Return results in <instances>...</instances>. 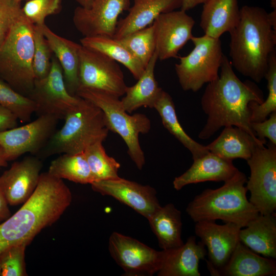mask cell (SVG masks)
Masks as SVG:
<instances>
[{"label":"cell","instance_id":"5bb4252c","mask_svg":"<svg viewBox=\"0 0 276 276\" xmlns=\"http://www.w3.org/2000/svg\"><path fill=\"white\" fill-rule=\"evenodd\" d=\"M130 7V0H93L90 7L78 6L74 25L84 37L103 35L113 37L119 15Z\"/></svg>","mask_w":276,"mask_h":276},{"label":"cell","instance_id":"2e32d148","mask_svg":"<svg viewBox=\"0 0 276 276\" xmlns=\"http://www.w3.org/2000/svg\"><path fill=\"white\" fill-rule=\"evenodd\" d=\"M195 20L186 11L174 10L158 16L153 26L158 59L175 58L179 51L193 36Z\"/></svg>","mask_w":276,"mask_h":276},{"label":"cell","instance_id":"ffe728a7","mask_svg":"<svg viewBox=\"0 0 276 276\" xmlns=\"http://www.w3.org/2000/svg\"><path fill=\"white\" fill-rule=\"evenodd\" d=\"M239 170L233 160L223 159L210 152L198 158L193 159L191 166L182 174L175 177L174 188L180 190L185 186L193 183L213 181H226Z\"/></svg>","mask_w":276,"mask_h":276},{"label":"cell","instance_id":"f6af8a7d","mask_svg":"<svg viewBox=\"0 0 276 276\" xmlns=\"http://www.w3.org/2000/svg\"><path fill=\"white\" fill-rule=\"evenodd\" d=\"M76 1L79 5V6L88 9L90 7L93 0H76Z\"/></svg>","mask_w":276,"mask_h":276},{"label":"cell","instance_id":"cb8c5ba5","mask_svg":"<svg viewBox=\"0 0 276 276\" xmlns=\"http://www.w3.org/2000/svg\"><path fill=\"white\" fill-rule=\"evenodd\" d=\"M43 35L60 63L64 83L68 93L76 96L79 87V50L81 44L62 37L53 32L45 24L42 26Z\"/></svg>","mask_w":276,"mask_h":276},{"label":"cell","instance_id":"30bf717a","mask_svg":"<svg viewBox=\"0 0 276 276\" xmlns=\"http://www.w3.org/2000/svg\"><path fill=\"white\" fill-rule=\"evenodd\" d=\"M79 87L98 89L118 98L124 95L127 86L117 62L82 45L79 50Z\"/></svg>","mask_w":276,"mask_h":276},{"label":"cell","instance_id":"ac0fdd59","mask_svg":"<svg viewBox=\"0 0 276 276\" xmlns=\"http://www.w3.org/2000/svg\"><path fill=\"white\" fill-rule=\"evenodd\" d=\"M42 167L41 159L28 156L13 163L3 173L0 181L9 205L24 203L31 197L38 185Z\"/></svg>","mask_w":276,"mask_h":276},{"label":"cell","instance_id":"8d00e7d4","mask_svg":"<svg viewBox=\"0 0 276 276\" xmlns=\"http://www.w3.org/2000/svg\"><path fill=\"white\" fill-rule=\"evenodd\" d=\"M28 245L23 243L13 245L0 254L2 276L27 275L25 256Z\"/></svg>","mask_w":276,"mask_h":276},{"label":"cell","instance_id":"8fae6325","mask_svg":"<svg viewBox=\"0 0 276 276\" xmlns=\"http://www.w3.org/2000/svg\"><path fill=\"white\" fill-rule=\"evenodd\" d=\"M35 103L37 116L52 115L64 120L79 102L80 97L67 91L61 66L55 56L52 58L49 73L44 78L35 79L28 96Z\"/></svg>","mask_w":276,"mask_h":276},{"label":"cell","instance_id":"83f0119b","mask_svg":"<svg viewBox=\"0 0 276 276\" xmlns=\"http://www.w3.org/2000/svg\"><path fill=\"white\" fill-rule=\"evenodd\" d=\"M147 220L162 250L176 248L183 244L181 212L173 203L161 206Z\"/></svg>","mask_w":276,"mask_h":276},{"label":"cell","instance_id":"7bdbcfd3","mask_svg":"<svg viewBox=\"0 0 276 276\" xmlns=\"http://www.w3.org/2000/svg\"><path fill=\"white\" fill-rule=\"evenodd\" d=\"M208 0H182L180 10L187 12L199 4H203Z\"/></svg>","mask_w":276,"mask_h":276},{"label":"cell","instance_id":"681fc988","mask_svg":"<svg viewBox=\"0 0 276 276\" xmlns=\"http://www.w3.org/2000/svg\"><path fill=\"white\" fill-rule=\"evenodd\" d=\"M14 1H17V2H21L22 1H24V0H14ZM26 1H29V0H26Z\"/></svg>","mask_w":276,"mask_h":276},{"label":"cell","instance_id":"44dd1931","mask_svg":"<svg viewBox=\"0 0 276 276\" xmlns=\"http://www.w3.org/2000/svg\"><path fill=\"white\" fill-rule=\"evenodd\" d=\"M182 0H134L127 15L118 22L113 38L120 39L151 25L162 13L180 9Z\"/></svg>","mask_w":276,"mask_h":276},{"label":"cell","instance_id":"b9f144b4","mask_svg":"<svg viewBox=\"0 0 276 276\" xmlns=\"http://www.w3.org/2000/svg\"><path fill=\"white\" fill-rule=\"evenodd\" d=\"M8 204L0 181V223L11 216Z\"/></svg>","mask_w":276,"mask_h":276},{"label":"cell","instance_id":"3957f363","mask_svg":"<svg viewBox=\"0 0 276 276\" xmlns=\"http://www.w3.org/2000/svg\"><path fill=\"white\" fill-rule=\"evenodd\" d=\"M240 10L239 20L229 32V61L239 73L260 83L275 50L276 31L264 9L245 5Z\"/></svg>","mask_w":276,"mask_h":276},{"label":"cell","instance_id":"7402d4cb","mask_svg":"<svg viewBox=\"0 0 276 276\" xmlns=\"http://www.w3.org/2000/svg\"><path fill=\"white\" fill-rule=\"evenodd\" d=\"M276 261L262 257L239 242L226 263L218 270L217 275H275Z\"/></svg>","mask_w":276,"mask_h":276},{"label":"cell","instance_id":"e0dca14e","mask_svg":"<svg viewBox=\"0 0 276 276\" xmlns=\"http://www.w3.org/2000/svg\"><path fill=\"white\" fill-rule=\"evenodd\" d=\"M90 185L94 191L112 197L147 219L161 206L155 189L148 185L121 177L94 181Z\"/></svg>","mask_w":276,"mask_h":276},{"label":"cell","instance_id":"277c9868","mask_svg":"<svg viewBox=\"0 0 276 276\" xmlns=\"http://www.w3.org/2000/svg\"><path fill=\"white\" fill-rule=\"evenodd\" d=\"M247 178L238 170L222 186L206 189L195 196L186 212L194 222L221 220L245 227L259 212L246 196Z\"/></svg>","mask_w":276,"mask_h":276},{"label":"cell","instance_id":"4fadbf2b","mask_svg":"<svg viewBox=\"0 0 276 276\" xmlns=\"http://www.w3.org/2000/svg\"><path fill=\"white\" fill-rule=\"evenodd\" d=\"M108 250L125 275L151 276L160 269L162 250H156L132 237L113 232L109 238Z\"/></svg>","mask_w":276,"mask_h":276},{"label":"cell","instance_id":"d4e9b609","mask_svg":"<svg viewBox=\"0 0 276 276\" xmlns=\"http://www.w3.org/2000/svg\"><path fill=\"white\" fill-rule=\"evenodd\" d=\"M239 234L240 241L255 252L276 258V215L259 214Z\"/></svg>","mask_w":276,"mask_h":276},{"label":"cell","instance_id":"7c38bea8","mask_svg":"<svg viewBox=\"0 0 276 276\" xmlns=\"http://www.w3.org/2000/svg\"><path fill=\"white\" fill-rule=\"evenodd\" d=\"M59 119L42 115L19 127L0 132V146L7 162L16 159L26 153L36 156L56 130Z\"/></svg>","mask_w":276,"mask_h":276},{"label":"cell","instance_id":"d590c367","mask_svg":"<svg viewBox=\"0 0 276 276\" xmlns=\"http://www.w3.org/2000/svg\"><path fill=\"white\" fill-rule=\"evenodd\" d=\"M42 25H34V53L32 60V68L35 79H41L45 77L50 72L52 51L44 37Z\"/></svg>","mask_w":276,"mask_h":276},{"label":"cell","instance_id":"d6a6232c","mask_svg":"<svg viewBox=\"0 0 276 276\" xmlns=\"http://www.w3.org/2000/svg\"><path fill=\"white\" fill-rule=\"evenodd\" d=\"M0 106L10 111L23 123L30 121L36 108L32 99L16 91L1 78Z\"/></svg>","mask_w":276,"mask_h":276},{"label":"cell","instance_id":"ba28073f","mask_svg":"<svg viewBox=\"0 0 276 276\" xmlns=\"http://www.w3.org/2000/svg\"><path fill=\"white\" fill-rule=\"evenodd\" d=\"M191 40L194 48L187 55L178 57L175 70L182 89L197 92L218 77L224 55L220 38L204 35L193 36Z\"/></svg>","mask_w":276,"mask_h":276},{"label":"cell","instance_id":"74e56055","mask_svg":"<svg viewBox=\"0 0 276 276\" xmlns=\"http://www.w3.org/2000/svg\"><path fill=\"white\" fill-rule=\"evenodd\" d=\"M62 0H29L23 7L26 17L34 25L45 24V18L58 13L61 9Z\"/></svg>","mask_w":276,"mask_h":276},{"label":"cell","instance_id":"9a60e30c","mask_svg":"<svg viewBox=\"0 0 276 276\" xmlns=\"http://www.w3.org/2000/svg\"><path fill=\"white\" fill-rule=\"evenodd\" d=\"M242 227L235 223L220 225L215 221L196 222L195 233L207 248V266L212 275L227 262L240 241L239 234Z\"/></svg>","mask_w":276,"mask_h":276},{"label":"cell","instance_id":"4dcf8cb0","mask_svg":"<svg viewBox=\"0 0 276 276\" xmlns=\"http://www.w3.org/2000/svg\"><path fill=\"white\" fill-rule=\"evenodd\" d=\"M51 175L81 184H91L94 179L84 152L63 153L52 160L48 171Z\"/></svg>","mask_w":276,"mask_h":276},{"label":"cell","instance_id":"4316f807","mask_svg":"<svg viewBox=\"0 0 276 276\" xmlns=\"http://www.w3.org/2000/svg\"><path fill=\"white\" fill-rule=\"evenodd\" d=\"M158 60L156 50L137 82L127 86L125 96L121 100L122 105L128 113L141 107L153 108L162 90L158 86L154 75L155 66Z\"/></svg>","mask_w":276,"mask_h":276},{"label":"cell","instance_id":"e575fe53","mask_svg":"<svg viewBox=\"0 0 276 276\" xmlns=\"http://www.w3.org/2000/svg\"><path fill=\"white\" fill-rule=\"evenodd\" d=\"M264 78L267 81L268 94L265 101L259 104L251 101L249 104L251 111V122L265 120L273 112L276 111V52L271 54L268 67Z\"/></svg>","mask_w":276,"mask_h":276},{"label":"cell","instance_id":"8992f818","mask_svg":"<svg viewBox=\"0 0 276 276\" xmlns=\"http://www.w3.org/2000/svg\"><path fill=\"white\" fill-rule=\"evenodd\" d=\"M33 28L34 25L24 14L0 47V78L28 97L35 81L32 68Z\"/></svg>","mask_w":276,"mask_h":276},{"label":"cell","instance_id":"c3c4849f","mask_svg":"<svg viewBox=\"0 0 276 276\" xmlns=\"http://www.w3.org/2000/svg\"><path fill=\"white\" fill-rule=\"evenodd\" d=\"M0 276H2V270L1 263H0Z\"/></svg>","mask_w":276,"mask_h":276},{"label":"cell","instance_id":"d6986e66","mask_svg":"<svg viewBox=\"0 0 276 276\" xmlns=\"http://www.w3.org/2000/svg\"><path fill=\"white\" fill-rule=\"evenodd\" d=\"M162 259L158 276H200L199 263L207 255V250L194 236L176 248L162 250Z\"/></svg>","mask_w":276,"mask_h":276},{"label":"cell","instance_id":"f35d334b","mask_svg":"<svg viewBox=\"0 0 276 276\" xmlns=\"http://www.w3.org/2000/svg\"><path fill=\"white\" fill-rule=\"evenodd\" d=\"M23 15L21 2L0 0V47L13 26Z\"/></svg>","mask_w":276,"mask_h":276},{"label":"cell","instance_id":"1f68e13d","mask_svg":"<svg viewBox=\"0 0 276 276\" xmlns=\"http://www.w3.org/2000/svg\"><path fill=\"white\" fill-rule=\"evenodd\" d=\"M90 168L94 182L119 178L120 164L107 155L102 142H98L88 147L83 152Z\"/></svg>","mask_w":276,"mask_h":276},{"label":"cell","instance_id":"52a82bcc","mask_svg":"<svg viewBox=\"0 0 276 276\" xmlns=\"http://www.w3.org/2000/svg\"><path fill=\"white\" fill-rule=\"evenodd\" d=\"M76 95L91 102L102 110L107 128L123 139L128 147V154L137 168L142 170L145 158L139 135L149 132L150 119L143 113L130 115L123 107L119 98L101 90L80 87Z\"/></svg>","mask_w":276,"mask_h":276},{"label":"cell","instance_id":"ee69618b","mask_svg":"<svg viewBox=\"0 0 276 276\" xmlns=\"http://www.w3.org/2000/svg\"><path fill=\"white\" fill-rule=\"evenodd\" d=\"M268 15L273 29L276 31V9H274L270 13H268Z\"/></svg>","mask_w":276,"mask_h":276},{"label":"cell","instance_id":"f1b7e54d","mask_svg":"<svg viewBox=\"0 0 276 276\" xmlns=\"http://www.w3.org/2000/svg\"><path fill=\"white\" fill-rule=\"evenodd\" d=\"M80 44L88 49L97 51L122 64L137 80L145 67L131 52L119 40L107 36L83 37Z\"/></svg>","mask_w":276,"mask_h":276},{"label":"cell","instance_id":"9c48e42d","mask_svg":"<svg viewBox=\"0 0 276 276\" xmlns=\"http://www.w3.org/2000/svg\"><path fill=\"white\" fill-rule=\"evenodd\" d=\"M259 144L246 161L250 175L246 188L250 193L249 201L261 214L275 213L276 145L270 142Z\"/></svg>","mask_w":276,"mask_h":276},{"label":"cell","instance_id":"7a4b0ae2","mask_svg":"<svg viewBox=\"0 0 276 276\" xmlns=\"http://www.w3.org/2000/svg\"><path fill=\"white\" fill-rule=\"evenodd\" d=\"M72 200V193L62 179L41 173L31 197L0 223V254L13 245H29L41 231L60 218Z\"/></svg>","mask_w":276,"mask_h":276},{"label":"cell","instance_id":"603a6c76","mask_svg":"<svg viewBox=\"0 0 276 276\" xmlns=\"http://www.w3.org/2000/svg\"><path fill=\"white\" fill-rule=\"evenodd\" d=\"M203 5L199 25L204 35L220 38L237 25L240 16L238 0H208Z\"/></svg>","mask_w":276,"mask_h":276},{"label":"cell","instance_id":"5b68a950","mask_svg":"<svg viewBox=\"0 0 276 276\" xmlns=\"http://www.w3.org/2000/svg\"><path fill=\"white\" fill-rule=\"evenodd\" d=\"M64 120L62 127L56 130L36 155L40 159L56 154L83 152L90 145L103 142L109 131L102 110L81 97L78 104Z\"/></svg>","mask_w":276,"mask_h":276},{"label":"cell","instance_id":"7dc6e473","mask_svg":"<svg viewBox=\"0 0 276 276\" xmlns=\"http://www.w3.org/2000/svg\"><path fill=\"white\" fill-rule=\"evenodd\" d=\"M270 5L273 9H276V0H270Z\"/></svg>","mask_w":276,"mask_h":276},{"label":"cell","instance_id":"484cf974","mask_svg":"<svg viewBox=\"0 0 276 276\" xmlns=\"http://www.w3.org/2000/svg\"><path fill=\"white\" fill-rule=\"evenodd\" d=\"M266 143V141L254 137L240 128L229 126L224 127L217 138L205 146L209 152L223 159L247 160L258 145Z\"/></svg>","mask_w":276,"mask_h":276},{"label":"cell","instance_id":"bcb514c9","mask_svg":"<svg viewBox=\"0 0 276 276\" xmlns=\"http://www.w3.org/2000/svg\"><path fill=\"white\" fill-rule=\"evenodd\" d=\"M7 163L8 162L5 158L3 149L0 146V167L7 166Z\"/></svg>","mask_w":276,"mask_h":276},{"label":"cell","instance_id":"836d02e7","mask_svg":"<svg viewBox=\"0 0 276 276\" xmlns=\"http://www.w3.org/2000/svg\"><path fill=\"white\" fill-rule=\"evenodd\" d=\"M118 40L131 52L145 67L155 51V38L152 24Z\"/></svg>","mask_w":276,"mask_h":276},{"label":"cell","instance_id":"60d3db41","mask_svg":"<svg viewBox=\"0 0 276 276\" xmlns=\"http://www.w3.org/2000/svg\"><path fill=\"white\" fill-rule=\"evenodd\" d=\"M17 120L12 112L0 106V132L17 126Z\"/></svg>","mask_w":276,"mask_h":276},{"label":"cell","instance_id":"ab89813d","mask_svg":"<svg viewBox=\"0 0 276 276\" xmlns=\"http://www.w3.org/2000/svg\"><path fill=\"white\" fill-rule=\"evenodd\" d=\"M269 116L263 121L251 122V127L258 139L266 141L265 138H267L276 145V111Z\"/></svg>","mask_w":276,"mask_h":276},{"label":"cell","instance_id":"f546056e","mask_svg":"<svg viewBox=\"0 0 276 276\" xmlns=\"http://www.w3.org/2000/svg\"><path fill=\"white\" fill-rule=\"evenodd\" d=\"M153 108L159 113L164 126L190 151L193 159L209 152L205 146L194 141L185 132L177 119L172 98L167 92L162 90Z\"/></svg>","mask_w":276,"mask_h":276},{"label":"cell","instance_id":"6da1fadb","mask_svg":"<svg viewBox=\"0 0 276 276\" xmlns=\"http://www.w3.org/2000/svg\"><path fill=\"white\" fill-rule=\"evenodd\" d=\"M264 101L263 91L252 81H241L224 55L218 77L208 83L201 99L207 120L198 137L208 139L221 127L233 126L257 138L251 127L249 104Z\"/></svg>","mask_w":276,"mask_h":276}]
</instances>
